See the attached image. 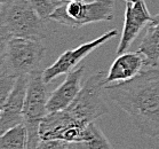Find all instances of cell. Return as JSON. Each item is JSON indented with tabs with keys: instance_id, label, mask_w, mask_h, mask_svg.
I'll list each match as a JSON object with an SVG mask.
<instances>
[{
	"instance_id": "cell-1",
	"label": "cell",
	"mask_w": 159,
	"mask_h": 149,
	"mask_svg": "<svg viewBox=\"0 0 159 149\" xmlns=\"http://www.w3.org/2000/svg\"><path fill=\"white\" fill-rule=\"evenodd\" d=\"M104 94L128 115L141 134L159 137V69L141 70L132 79L105 85Z\"/></svg>"
},
{
	"instance_id": "cell-2",
	"label": "cell",
	"mask_w": 159,
	"mask_h": 149,
	"mask_svg": "<svg viewBox=\"0 0 159 149\" xmlns=\"http://www.w3.org/2000/svg\"><path fill=\"white\" fill-rule=\"evenodd\" d=\"M105 77L107 72L101 70L88 77L73 101L65 108L66 113L84 126L109 113L104 99V87L108 85Z\"/></svg>"
},
{
	"instance_id": "cell-3",
	"label": "cell",
	"mask_w": 159,
	"mask_h": 149,
	"mask_svg": "<svg viewBox=\"0 0 159 149\" xmlns=\"http://www.w3.org/2000/svg\"><path fill=\"white\" fill-rule=\"evenodd\" d=\"M0 24L11 37L43 40L47 37L43 20L29 0H7L0 8Z\"/></svg>"
},
{
	"instance_id": "cell-4",
	"label": "cell",
	"mask_w": 159,
	"mask_h": 149,
	"mask_svg": "<svg viewBox=\"0 0 159 149\" xmlns=\"http://www.w3.org/2000/svg\"><path fill=\"white\" fill-rule=\"evenodd\" d=\"M47 84L43 79V71L37 70L29 76L26 87L23 125L26 130V149H36L40 141L39 126L43 117L47 115Z\"/></svg>"
},
{
	"instance_id": "cell-5",
	"label": "cell",
	"mask_w": 159,
	"mask_h": 149,
	"mask_svg": "<svg viewBox=\"0 0 159 149\" xmlns=\"http://www.w3.org/2000/svg\"><path fill=\"white\" fill-rule=\"evenodd\" d=\"M113 0H94L90 2L69 1L60 5L48 20L71 28H81L89 23L113 20Z\"/></svg>"
},
{
	"instance_id": "cell-6",
	"label": "cell",
	"mask_w": 159,
	"mask_h": 149,
	"mask_svg": "<svg viewBox=\"0 0 159 149\" xmlns=\"http://www.w3.org/2000/svg\"><path fill=\"white\" fill-rule=\"evenodd\" d=\"M46 47L40 40L11 37L2 66V72L9 76H29L39 70Z\"/></svg>"
},
{
	"instance_id": "cell-7",
	"label": "cell",
	"mask_w": 159,
	"mask_h": 149,
	"mask_svg": "<svg viewBox=\"0 0 159 149\" xmlns=\"http://www.w3.org/2000/svg\"><path fill=\"white\" fill-rule=\"evenodd\" d=\"M116 36H118V31L116 29H112L108 32H105L104 35L100 36L98 38H96V39L85 43V44L78 46L77 48L65 51L64 53H62L60 55V58L52 66L43 70V81L46 84H49L56 77L64 75V73L66 75L69 71L75 69L80 62L83 61L86 56H88L94 49L100 47L101 45L105 44L107 41L115 38Z\"/></svg>"
},
{
	"instance_id": "cell-8",
	"label": "cell",
	"mask_w": 159,
	"mask_h": 149,
	"mask_svg": "<svg viewBox=\"0 0 159 149\" xmlns=\"http://www.w3.org/2000/svg\"><path fill=\"white\" fill-rule=\"evenodd\" d=\"M85 127L73 119L65 109L58 110L43 117L39 126V137L40 140L55 139L75 143L80 139Z\"/></svg>"
},
{
	"instance_id": "cell-9",
	"label": "cell",
	"mask_w": 159,
	"mask_h": 149,
	"mask_svg": "<svg viewBox=\"0 0 159 149\" xmlns=\"http://www.w3.org/2000/svg\"><path fill=\"white\" fill-rule=\"evenodd\" d=\"M152 16L149 13L144 0H135L126 2L125 21L120 41L117 48V55L128 51L130 45L151 21Z\"/></svg>"
},
{
	"instance_id": "cell-10",
	"label": "cell",
	"mask_w": 159,
	"mask_h": 149,
	"mask_svg": "<svg viewBox=\"0 0 159 149\" xmlns=\"http://www.w3.org/2000/svg\"><path fill=\"white\" fill-rule=\"evenodd\" d=\"M29 76L16 77L0 114V135L13 127L23 124V109Z\"/></svg>"
},
{
	"instance_id": "cell-11",
	"label": "cell",
	"mask_w": 159,
	"mask_h": 149,
	"mask_svg": "<svg viewBox=\"0 0 159 149\" xmlns=\"http://www.w3.org/2000/svg\"><path fill=\"white\" fill-rule=\"evenodd\" d=\"M84 72L85 66L83 64L66 73L64 81L48 95L46 105L47 113H54L65 109L73 101V99L76 98L81 88Z\"/></svg>"
},
{
	"instance_id": "cell-12",
	"label": "cell",
	"mask_w": 159,
	"mask_h": 149,
	"mask_svg": "<svg viewBox=\"0 0 159 149\" xmlns=\"http://www.w3.org/2000/svg\"><path fill=\"white\" fill-rule=\"evenodd\" d=\"M143 66V56L139 52H125L123 54H119L107 73V84L120 83L132 79L141 71Z\"/></svg>"
},
{
	"instance_id": "cell-13",
	"label": "cell",
	"mask_w": 159,
	"mask_h": 149,
	"mask_svg": "<svg viewBox=\"0 0 159 149\" xmlns=\"http://www.w3.org/2000/svg\"><path fill=\"white\" fill-rule=\"evenodd\" d=\"M139 53L143 56L144 66L155 68L159 64V23H149Z\"/></svg>"
},
{
	"instance_id": "cell-14",
	"label": "cell",
	"mask_w": 159,
	"mask_h": 149,
	"mask_svg": "<svg viewBox=\"0 0 159 149\" xmlns=\"http://www.w3.org/2000/svg\"><path fill=\"white\" fill-rule=\"evenodd\" d=\"M70 145L72 149H113L104 133L94 122L85 127L78 141Z\"/></svg>"
},
{
	"instance_id": "cell-15",
	"label": "cell",
	"mask_w": 159,
	"mask_h": 149,
	"mask_svg": "<svg viewBox=\"0 0 159 149\" xmlns=\"http://www.w3.org/2000/svg\"><path fill=\"white\" fill-rule=\"evenodd\" d=\"M0 149H26V130L21 124L0 135Z\"/></svg>"
},
{
	"instance_id": "cell-16",
	"label": "cell",
	"mask_w": 159,
	"mask_h": 149,
	"mask_svg": "<svg viewBox=\"0 0 159 149\" xmlns=\"http://www.w3.org/2000/svg\"><path fill=\"white\" fill-rule=\"evenodd\" d=\"M30 4L32 5L34 11L40 17L45 20H48L49 15L56 9V8L62 5L64 1H58V0H29Z\"/></svg>"
},
{
	"instance_id": "cell-17",
	"label": "cell",
	"mask_w": 159,
	"mask_h": 149,
	"mask_svg": "<svg viewBox=\"0 0 159 149\" xmlns=\"http://www.w3.org/2000/svg\"><path fill=\"white\" fill-rule=\"evenodd\" d=\"M15 80H16V77L9 76V75H5V76L0 77V114H1L5 101H6L9 92L14 85Z\"/></svg>"
},
{
	"instance_id": "cell-18",
	"label": "cell",
	"mask_w": 159,
	"mask_h": 149,
	"mask_svg": "<svg viewBox=\"0 0 159 149\" xmlns=\"http://www.w3.org/2000/svg\"><path fill=\"white\" fill-rule=\"evenodd\" d=\"M11 39V35L7 31L4 26L0 24V70L2 71V66L5 63V58L7 53L8 43Z\"/></svg>"
},
{
	"instance_id": "cell-19",
	"label": "cell",
	"mask_w": 159,
	"mask_h": 149,
	"mask_svg": "<svg viewBox=\"0 0 159 149\" xmlns=\"http://www.w3.org/2000/svg\"><path fill=\"white\" fill-rule=\"evenodd\" d=\"M36 149H72L69 142L62 141V140H40L37 145Z\"/></svg>"
},
{
	"instance_id": "cell-20",
	"label": "cell",
	"mask_w": 159,
	"mask_h": 149,
	"mask_svg": "<svg viewBox=\"0 0 159 149\" xmlns=\"http://www.w3.org/2000/svg\"><path fill=\"white\" fill-rule=\"evenodd\" d=\"M150 23H159V13L156 16H152V18H151V21H150Z\"/></svg>"
},
{
	"instance_id": "cell-21",
	"label": "cell",
	"mask_w": 159,
	"mask_h": 149,
	"mask_svg": "<svg viewBox=\"0 0 159 149\" xmlns=\"http://www.w3.org/2000/svg\"><path fill=\"white\" fill-rule=\"evenodd\" d=\"M6 1H7V0H0V8L2 7V5H4Z\"/></svg>"
},
{
	"instance_id": "cell-22",
	"label": "cell",
	"mask_w": 159,
	"mask_h": 149,
	"mask_svg": "<svg viewBox=\"0 0 159 149\" xmlns=\"http://www.w3.org/2000/svg\"><path fill=\"white\" fill-rule=\"evenodd\" d=\"M58 1H81V0H58Z\"/></svg>"
},
{
	"instance_id": "cell-23",
	"label": "cell",
	"mask_w": 159,
	"mask_h": 149,
	"mask_svg": "<svg viewBox=\"0 0 159 149\" xmlns=\"http://www.w3.org/2000/svg\"><path fill=\"white\" fill-rule=\"evenodd\" d=\"M2 76H5V73L2 72V71H1V70H0V77H2Z\"/></svg>"
},
{
	"instance_id": "cell-24",
	"label": "cell",
	"mask_w": 159,
	"mask_h": 149,
	"mask_svg": "<svg viewBox=\"0 0 159 149\" xmlns=\"http://www.w3.org/2000/svg\"><path fill=\"white\" fill-rule=\"evenodd\" d=\"M126 2H128V1H135V0H125Z\"/></svg>"
}]
</instances>
